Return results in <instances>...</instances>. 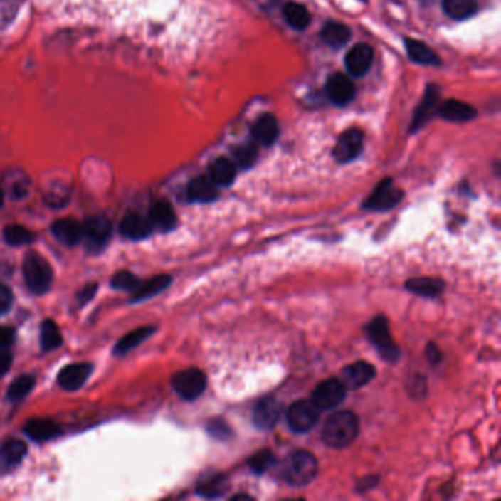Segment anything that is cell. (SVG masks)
<instances>
[{
    "mask_svg": "<svg viewBox=\"0 0 501 501\" xmlns=\"http://www.w3.org/2000/svg\"><path fill=\"white\" fill-rule=\"evenodd\" d=\"M359 434V418L349 410L332 413L324 428L322 441L332 448H343L352 444Z\"/></svg>",
    "mask_w": 501,
    "mask_h": 501,
    "instance_id": "cell-1",
    "label": "cell"
},
{
    "mask_svg": "<svg viewBox=\"0 0 501 501\" xmlns=\"http://www.w3.org/2000/svg\"><path fill=\"white\" fill-rule=\"evenodd\" d=\"M284 481L294 487H303L312 482L317 473V460L306 450H297L285 459L281 469Z\"/></svg>",
    "mask_w": 501,
    "mask_h": 501,
    "instance_id": "cell-2",
    "label": "cell"
},
{
    "mask_svg": "<svg viewBox=\"0 0 501 501\" xmlns=\"http://www.w3.org/2000/svg\"><path fill=\"white\" fill-rule=\"evenodd\" d=\"M22 272H24L27 287L30 288L31 292L44 294L51 290L53 283V269L51 263L40 253L30 252L24 258Z\"/></svg>",
    "mask_w": 501,
    "mask_h": 501,
    "instance_id": "cell-3",
    "label": "cell"
},
{
    "mask_svg": "<svg viewBox=\"0 0 501 501\" xmlns=\"http://www.w3.org/2000/svg\"><path fill=\"white\" fill-rule=\"evenodd\" d=\"M371 343L376 347L379 354L389 362H396L399 359V349L393 341L389 321L385 316H376L366 327Z\"/></svg>",
    "mask_w": 501,
    "mask_h": 501,
    "instance_id": "cell-4",
    "label": "cell"
},
{
    "mask_svg": "<svg viewBox=\"0 0 501 501\" xmlns=\"http://www.w3.org/2000/svg\"><path fill=\"white\" fill-rule=\"evenodd\" d=\"M319 416H321V408L312 400H299L290 406L287 412V422L294 432L305 434V432L316 426Z\"/></svg>",
    "mask_w": 501,
    "mask_h": 501,
    "instance_id": "cell-5",
    "label": "cell"
},
{
    "mask_svg": "<svg viewBox=\"0 0 501 501\" xmlns=\"http://www.w3.org/2000/svg\"><path fill=\"white\" fill-rule=\"evenodd\" d=\"M206 375L196 368L176 372L172 376L174 391L184 400L199 399L204 393V390H206Z\"/></svg>",
    "mask_w": 501,
    "mask_h": 501,
    "instance_id": "cell-6",
    "label": "cell"
},
{
    "mask_svg": "<svg viewBox=\"0 0 501 501\" xmlns=\"http://www.w3.org/2000/svg\"><path fill=\"white\" fill-rule=\"evenodd\" d=\"M347 389L341 379L329 378L317 384L312 393V401L321 410H331L344 401Z\"/></svg>",
    "mask_w": 501,
    "mask_h": 501,
    "instance_id": "cell-7",
    "label": "cell"
},
{
    "mask_svg": "<svg viewBox=\"0 0 501 501\" xmlns=\"http://www.w3.org/2000/svg\"><path fill=\"white\" fill-rule=\"evenodd\" d=\"M401 199L403 191L393 184L391 179H384L364 201L363 208L369 211H389L397 206Z\"/></svg>",
    "mask_w": 501,
    "mask_h": 501,
    "instance_id": "cell-8",
    "label": "cell"
},
{
    "mask_svg": "<svg viewBox=\"0 0 501 501\" xmlns=\"http://www.w3.org/2000/svg\"><path fill=\"white\" fill-rule=\"evenodd\" d=\"M363 150V132L357 128L346 130L338 137L337 144L334 147V157L339 164H347L354 159Z\"/></svg>",
    "mask_w": 501,
    "mask_h": 501,
    "instance_id": "cell-9",
    "label": "cell"
},
{
    "mask_svg": "<svg viewBox=\"0 0 501 501\" xmlns=\"http://www.w3.org/2000/svg\"><path fill=\"white\" fill-rule=\"evenodd\" d=\"M83 236L91 248L99 250L109 241L112 236V225L105 216L88 218L83 225Z\"/></svg>",
    "mask_w": 501,
    "mask_h": 501,
    "instance_id": "cell-10",
    "label": "cell"
},
{
    "mask_svg": "<svg viewBox=\"0 0 501 501\" xmlns=\"http://www.w3.org/2000/svg\"><path fill=\"white\" fill-rule=\"evenodd\" d=\"M327 96L334 105L346 106L354 99L356 87L344 74H332L327 81Z\"/></svg>",
    "mask_w": 501,
    "mask_h": 501,
    "instance_id": "cell-11",
    "label": "cell"
},
{
    "mask_svg": "<svg viewBox=\"0 0 501 501\" xmlns=\"http://www.w3.org/2000/svg\"><path fill=\"white\" fill-rule=\"evenodd\" d=\"M374 376L375 368L372 364L364 360H359L343 369V372H341V382L344 384L347 390H357L360 386L371 382Z\"/></svg>",
    "mask_w": 501,
    "mask_h": 501,
    "instance_id": "cell-12",
    "label": "cell"
},
{
    "mask_svg": "<svg viewBox=\"0 0 501 501\" xmlns=\"http://www.w3.org/2000/svg\"><path fill=\"white\" fill-rule=\"evenodd\" d=\"M374 62V49L366 43L356 44L346 56V68L349 74L354 77H363L366 74Z\"/></svg>",
    "mask_w": 501,
    "mask_h": 501,
    "instance_id": "cell-13",
    "label": "cell"
},
{
    "mask_svg": "<svg viewBox=\"0 0 501 501\" xmlns=\"http://www.w3.org/2000/svg\"><path fill=\"white\" fill-rule=\"evenodd\" d=\"M283 413L281 403L273 399V397H266L262 399L253 410V423L259 429H270L277 425Z\"/></svg>",
    "mask_w": 501,
    "mask_h": 501,
    "instance_id": "cell-14",
    "label": "cell"
},
{
    "mask_svg": "<svg viewBox=\"0 0 501 501\" xmlns=\"http://www.w3.org/2000/svg\"><path fill=\"white\" fill-rule=\"evenodd\" d=\"M93 366L90 363H74L60 371L58 384L66 391H75L85 384Z\"/></svg>",
    "mask_w": 501,
    "mask_h": 501,
    "instance_id": "cell-15",
    "label": "cell"
},
{
    "mask_svg": "<svg viewBox=\"0 0 501 501\" xmlns=\"http://www.w3.org/2000/svg\"><path fill=\"white\" fill-rule=\"evenodd\" d=\"M252 135L256 143L262 146H272L280 137L278 120L272 113H265L253 124Z\"/></svg>",
    "mask_w": 501,
    "mask_h": 501,
    "instance_id": "cell-16",
    "label": "cell"
},
{
    "mask_svg": "<svg viewBox=\"0 0 501 501\" xmlns=\"http://www.w3.org/2000/svg\"><path fill=\"white\" fill-rule=\"evenodd\" d=\"M120 231L127 238L143 240V238H147L152 234L153 225L150 223L149 219L143 218L139 213H128L121 221Z\"/></svg>",
    "mask_w": 501,
    "mask_h": 501,
    "instance_id": "cell-17",
    "label": "cell"
},
{
    "mask_svg": "<svg viewBox=\"0 0 501 501\" xmlns=\"http://www.w3.org/2000/svg\"><path fill=\"white\" fill-rule=\"evenodd\" d=\"M52 234L65 246H75L83 238V225L73 218H63L52 225Z\"/></svg>",
    "mask_w": 501,
    "mask_h": 501,
    "instance_id": "cell-18",
    "label": "cell"
},
{
    "mask_svg": "<svg viewBox=\"0 0 501 501\" xmlns=\"http://www.w3.org/2000/svg\"><path fill=\"white\" fill-rule=\"evenodd\" d=\"M237 176V167L228 157H218L209 165V178L216 187L231 186Z\"/></svg>",
    "mask_w": 501,
    "mask_h": 501,
    "instance_id": "cell-19",
    "label": "cell"
},
{
    "mask_svg": "<svg viewBox=\"0 0 501 501\" xmlns=\"http://www.w3.org/2000/svg\"><path fill=\"white\" fill-rule=\"evenodd\" d=\"M24 432L27 434V437L33 441L37 443H43V441H49L56 438L58 436L62 434L60 426L53 422V421H48V419H31L27 422V425L24 426Z\"/></svg>",
    "mask_w": 501,
    "mask_h": 501,
    "instance_id": "cell-20",
    "label": "cell"
},
{
    "mask_svg": "<svg viewBox=\"0 0 501 501\" xmlns=\"http://www.w3.org/2000/svg\"><path fill=\"white\" fill-rule=\"evenodd\" d=\"M149 221L153 226L159 228L161 231H171L176 226V215L171 203L167 200L156 201L152 209Z\"/></svg>",
    "mask_w": 501,
    "mask_h": 501,
    "instance_id": "cell-21",
    "label": "cell"
},
{
    "mask_svg": "<svg viewBox=\"0 0 501 501\" xmlns=\"http://www.w3.org/2000/svg\"><path fill=\"white\" fill-rule=\"evenodd\" d=\"M438 115L450 122H466L476 117V110L460 100H447L440 109Z\"/></svg>",
    "mask_w": 501,
    "mask_h": 501,
    "instance_id": "cell-22",
    "label": "cell"
},
{
    "mask_svg": "<svg viewBox=\"0 0 501 501\" xmlns=\"http://www.w3.org/2000/svg\"><path fill=\"white\" fill-rule=\"evenodd\" d=\"M187 194L191 201L211 203L218 199V189L209 176H199L189 184Z\"/></svg>",
    "mask_w": 501,
    "mask_h": 501,
    "instance_id": "cell-23",
    "label": "cell"
},
{
    "mask_svg": "<svg viewBox=\"0 0 501 501\" xmlns=\"http://www.w3.org/2000/svg\"><path fill=\"white\" fill-rule=\"evenodd\" d=\"M321 37L328 46H331V48L339 49L349 43V40L352 38V31L347 26L343 24V22L329 21L324 26L321 31Z\"/></svg>",
    "mask_w": 501,
    "mask_h": 501,
    "instance_id": "cell-24",
    "label": "cell"
},
{
    "mask_svg": "<svg viewBox=\"0 0 501 501\" xmlns=\"http://www.w3.org/2000/svg\"><path fill=\"white\" fill-rule=\"evenodd\" d=\"M406 44V51L408 58L412 59L416 63L421 65H441V60L438 58V55L431 51L426 44H423L422 41L413 40V38H406L404 41Z\"/></svg>",
    "mask_w": 501,
    "mask_h": 501,
    "instance_id": "cell-25",
    "label": "cell"
},
{
    "mask_svg": "<svg viewBox=\"0 0 501 501\" xmlns=\"http://www.w3.org/2000/svg\"><path fill=\"white\" fill-rule=\"evenodd\" d=\"M169 284H171L169 275H157L143 284L140 283V285L134 290L131 303H139V302L147 300V299L153 297V295L164 291Z\"/></svg>",
    "mask_w": 501,
    "mask_h": 501,
    "instance_id": "cell-26",
    "label": "cell"
},
{
    "mask_svg": "<svg viewBox=\"0 0 501 501\" xmlns=\"http://www.w3.org/2000/svg\"><path fill=\"white\" fill-rule=\"evenodd\" d=\"M407 291L422 295V297L434 299L444 290V283L437 278H413L406 283Z\"/></svg>",
    "mask_w": 501,
    "mask_h": 501,
    "instance_id": "cell-27",
    "label": "cell"
},
{
    "mask_svg": "<svg viewBox=\"0 0 501 501\" xmlns=\"http://www.w3.org/2000/svg\"><path fill=\"white\" fill-rule=\"evenodd\" d=\"M444 12L455 21H465L478 11V0H443Z\"/></svg>",
    "mask_w": 501,
    "mask_h": 501,
    "instance_id": "cell-28",
    "label": "cell"
},
{
    "mask_svg": "<svg viewBox=\"0 0 501 501\" xmlns=\"http://www.w3.org/2000/svg\"><path fill=\"white\" fill-rule=\"evenodd\" d=\"M438 96H440V90L436 85H429L426 88V93L423 96L422 103L418 106L415 118H413V124H412V131L421 128L423 125V122L429 118L432 109L437 106L438 102Z\"/></svg>",
    "mask_w": 501,
    "mask_h": 501,
    "instance_id": "cell-29",
    "label": "cell"
},
{
    "mask_svg": "<svg viewBox=\"0 0 501 501\" xmlns=\"http://www.w3.org/2000/svg\"><path fill=\"white\" fill-rule=\"evenodd\" d=\"M283 15L287 24L294 28V30H306L310 24V14L306 9V6L295 4V2H290L284 6L283 9Z\"/></svg>",
    "mask_w": 501,
    "mask_h": 501,
    "instance_id": "cell-30",
    "label": "cell"
},
{
    "mask_svg": "<svg viewBox=\"0 0 501 501\" xmlns=\"http://www.w3.org/2000/svg\"><path fill=\"white\" fill-rule=\"evenodd\" d=\"M27 444L21 440H8L0 447V462L5 466H16L27 454Z\"/></svg>",
    "mask_w": 501,
    "mask_h": 501,
    "instance_id": "cell-31",
    "label": "cell"
},
{
    "mask_svg": "<svg viewBox=\"0 0 501 501\" xmlns=\"http://www.w3.org/2000/svg\"><path fill=\"white\" fill-rule=\"evenodd\" d=\"M156 329L153 327H142L137 328L131 332H128L121 341H118L115 346V354H125L131 350H134L137 346L142 344L143 341H146Z\"/></svg>",
    "mask_w": 501,
    "mask_h": 501,
    "instance_id": "cell-32",
    "label": "cell"
},
{
    "mask_svg": "<svg viewBox=\"0 0 501 501\" xmlns=\"http://www.w3.org/2000/svg\"><path fill=\"white\" fill-rule=\"evenodd\" d=\"M40 344L46 352L55 350L62 344V334L52 319H46L40 329Z\"/></svg>",
    "mask_w": 501,
    "mask_h": 501,
    "instance_id": "cell-33",
    "label": "cell"
},
{
    "mask_svg": "<svg viewBox=\"0 0 501 501\" xmlns=\"http://www.w3.org/2000/svg\"><path fill=\"white\" fill-rule=\"evenodd\" d=\"M36 379L33 375H21L18 376L9 386L8 390V399L9 400H21L24 399L33 389H34Z\"/></svg>",
    "mask_w": 501,
    "mask_h": 501,
    "instance_id": "cell-34",
    "label": "cell"
},
{
    "mask_svg": "<svg viewBox=\"0 0 501 501\" xmlns=\"http://www.w3.org/2000/svg\"><path fill=\"white\" fill-rule=\"evenodd\" d=\"M4 237H5V241L11 246H24L34 240V234L28 230V228L22 225L6 226Z\"/></svg>",
    "mask_w": 501,
    "mask_h": 501,
    "instance_id": "cell-35",
    "label": "cell"
},
{
    "mask_svg": "<svg viewBox=\"0 0 501 501\" xmlns=\"http://www.w3.org/2000/svg\"><path fill=\"white\" fill-rule=\"evenodd\" d=\"M234 157L241 168H250L256 162V157H258L256 143H246L236 147Z\"/></svg>",
    "mask_w": 501,
    "mask_h": 501,
    "instance_id": "cell-36",
    "label": "cell"
},
{
    "mask_svg": "<svg viewBox=\"0 0 501 501\" xmlns=\"http://www.w3.org/2000/svg\"><path fill=\"white\" fill-rule=\"evenodd\" d=\"M140 285L139 278H137L134 273L130 270H121L115 273L112 278V287L117 290H124V291H134L137 287Z\"/></svg>",
    "mask_w": 501,
    "mask_h": 501,
    "instance_id": "cell-37",
    "label": "cell"
},
{
    "mask_svg": "<svg viewBox=\"0 0 501 501\" xmlns=\"http://www.w3.org/2000/svg\"><path fill=\"white\" fill-rule=\"evenodd\" d=\"M197 492L204 495V497H219L225 492V485H223V478L221 476H213L209 478L204 482H201L197 488Z\"/></svg>",
    "mask_w": 501,
    "mask_h": 501,
    "instance_id": "cell-38",
    "label": "cell"
},
{
    "mask_svg": "<svg viewBox=\"0 0 501 501\" xmlns=\"http://www.w3.org/2000/svg\"><path fill=\"white\" fill-rule=\"evenodd\" d=\"M273 463V455L270 451H260L258 454H255L252 459H250L248 465L252 468V470L262 473L265 470H268Z\"/></svg>",
    "mask_w": 501,
    "mask_h": 501,
    "instance_id": "cell-39",
    "label": "cell"
},
{
    "mask_svg": "<svg viewBox=\"0 0 501 501\" xmlns=\"http://www.w3.org/2000/svg\"><path fill=\"white\" fill-rule=\"evenodd\" d=\"M68 200H70V191L62 189V187L56 189V190H51L44 197L46 204H49V206H52L55 209L63 206Z\"/></svg>",
    "mask_w": 501,
    "mask_h": 501,
    "instance_id": "cell-40",
    "label": "cell"
},
{
    "mask_svg": "<svg viewBox=\"0 0 501 501\" xmlns=\"http://www.w3.org/2000/svg\"><path fill=\"white\" fill-rule=\"evenodd\" d=\"M208 431L211 432V434L215 437V438H219V440H226L228 437L231 436V429L230 426H228L223 421H212L209 425H208Z\"/></svg>",
    "mask_w": 501,
    "mask_h": 501,
    "instance_id": "cell-41",
    "label": "cell"
},
{
    "mask_svg": "<svg viewBox=\"0 0 501 501\" xmlns=\"http://www.w3.org/2000/svg\"><path fill=\"white\" fill-rule=\"evenodd\" d=\"M12 302H14V295L11 288L0 283V316L6 315L9 312V309L12 307Z\"/></svg>",
    "mask_w": 501,
    "mask_h": 501,
    "instance_id": "cell-42",
    "label": "cell"
},
{
    "mask_svg": "<svg viewBox=\"0 0 501 501\" xmlns=\"http://www.w3.org/2000/svg\"><path fill=\"white\" fill-rule=\"evenodd\" d=\"M96 291H97V284H88V285H85V287L80 291L78 297H77L78 305H80V306H83V305L88 303L91 299L95 297Z\"/></svg>",
    "mask_w": 501,
    "mask_h": 501,
    "instance_id": "cell-43",
    "label": "cell"
},
{
    "mask_svg": "<svg viewBox=\"0 0 501 501\" xmlns=\"http://www.w3.org/2000/svg\"><path fill=\"white\" fill-rule=\"evenodd\" d=\"M14 331L8 327H0V349H9L14 343Z\"/></svg>",
    "mask_w": 501,
    "mask_h": 501,
    "instance_id": "cell-44",
    "label": "cell"
},
{
    "mask_svg": "<svg viewBox=\"0 0 501 501\" xmlns=\"http://www.w3.org/2000/svg\"><path fill=\"white\" fill-rule=\"evenodd\" d=\"M12 364V356L8 349H0V376H4Z\"/></svg>",
    "mask_w": 501,
    "mask_h": 501,
    "instance_id": "cell-45",
    "label": "cell"
},
{
    "mask_svg": "<svg viewBox=\"0 0 501 501\" xmlns=\"http://www.w3.org/2000/svg\"><path fill=\"white\" fill-rule=\"evenodd\" d=\"M426 354H428V359H429V362H431L432 364L438 363V362L441 360V357H443L441 352H440V350H438V347H437V346H434V344H429V346H428V349H426Z\"/></svg>",
    "mask_w": 501,
    "mask_h": 501,
    "instance_id": "cell-46",
    "label": "cell"
},
{
    "mask_svg": "<svg viewBox=\"0 0 501 501\" xmlns=\"http://www.w3.org/2000/svg\"><path fill=\"white\" fill-rule=\"evenodd\" d=\"M4 201H5V193H4V189L0 187V208L4 206Z\"/></svg>",
    "mask_w": 501,
    "mask_h": 501,
    "instance_id": "cell-47",
    "label": "cell"
}]
</instances>
